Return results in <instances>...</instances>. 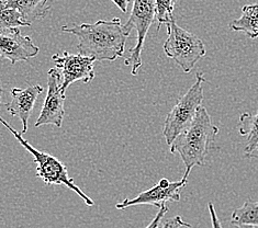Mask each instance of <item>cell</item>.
<instances>
[{
    "label": "cell",
    "instance_id": "cell-22",
    "mask_svg": "<svg viewBox=\"0 0 258 228\" xmlns=\"http://www.w3.org/2000/svg\"><path fill=\"white\" fill-rule=\"evenodd\" d=\"M236 228H256V227L250 226V225H239V226H236Z\"/></svg>",
    "mask_w": 258,
    "mask_h": 228
},
{
    "label": "cell",
    "instance_id": "cell-21",
    "mask_svg": "<svg viewBox=\"0 0 258 228\" xmlns=\"http://www.w3.org/2000/svg\"><path fill=\"white\" fill-rule=\"evenodd\" d=\"M112 2L118 6L119 9L123 12V14H126L127 12V7H128V4H130L131 0H112Z\"/></svg>",
    "mask_w": 258,
    "mask_h": 228
},
{
    "label": "cell",
    "instance_id": "cell-13",
    "mask_svg": "<svg viewBox=\"0 0 258 228\" xmlns=\"http://www.w3.org/2000/svg\"><path fill=\"white\" fill-rule=\"evenodd\" d=\"M238 129L241 136L246 137L245 157L251 158L258 154V112L251 114L245 112L238 120Z\"/></svg>",
    "mask_w": 258,
    "mask_h": 228
},
{
    "label": "cell",
    "instance_id": "cell-15",
    "mask_svg": "<svg viewBox=\"0 0 258 228\" xmlns=\"http://www.w3.org/2000/svg\"><path fill=\"white\" fill-rule=\"evenodd\" d=\"M231 224L239 225H250L258 227V202L247 200L242 207L236 208L232 213Z\"/></svg>",
    "mask_w": 258,
    "mask_h": 228
},
{
    "label": "cell",
    "instance_id": "cell-2",
    "mask_svg": "<svg viewBox=\"0 0 258 228\" xmlns=\"http://www.w3.org/2000/svg\"><path fill=\"white\" fill-rule=\"evenodd\" d=\"M218 134L219 127L214 125L208 110L201 106L190 126L170 145V153L178 154L185 165L183 178L188 179L196 166H205L208 153Z\"/></svg>",
    "mask_w": 258,
    "mask_h": 228
},
{
    "label": "cell",
    "instance_id": "cell-16",
    "mask_svg": "<svg viewBox=\"0 0 258 228\" xmlns=\"http://www.w3.org/2000/svg\"><path fill=\"white\" fill-rule=\"evenodd\" d=\"M31 24L23 20L20 12L7 7L5 0H0V30L18 29L19 27H30Z\"/></svg>",
    "mask_w": 258,
    "mask_h": 228
},
{
    "label": "cell",
    "instance_id": "cell-6",
    "mask_svg": "<svg viewBox=\"0 0 258 228\" xmlns=\"http://www.w3.org/2000/svg\"><path fill=\"white\" fill-rule=\"evenodd\" d=\"M156 19L155 0H133V8L127 22L123 26L124 33L128 36L132 30L137 31V44L130 48V56L124 64L131 66V73L137 76L139 69L142 66V51L147 32Z\"/></svg>",
    "mask_w": 258,
    "mask_h": 228
},
{
    "label": "cell",
    "instance_id": "cell-3",
    "mask_svg": "<svg viewBox=\"0 0 258 228\" xmlns=\"http://www.w3.org/2000/svg\"><path fill=\"white\" fill-rule=\"evenodd\" d=\"M0 122L3 123V125L11 132L14 135L16 139L19 141V143L26 148L31 155L34 157V163L36 164V177L40 178L43 182L46 184H56V186H65L72 191H74L77 195L81 196L83 201L87 204L88 206L94 205V201L91 200L88 195H86L83 191L79 189L75 182H74V179L71 178L69 175V171H67L66 166L59 162V160L54 157L50 154H46L44 151H41L39 149H35L32 145L28 143L27 139L22 137V135L16 131V129L12 127L7 121H5L2 116H0Z\"/></svg>",
    "mask_w": 258,
    "mask_h": 228
},
{
    "label": "cell",
    "instance_id": "cell-9",
    "mask_svg": "<svg viewBox=\"0 0 258 228\" xmlns=\"http://www.w3.org/2000/svg\"><path fill=\"white\" fill-rule=\"evenodd\" d=\"M187 178H182L181 180L175 182H170L168 179L164 178L155 187L141 192L135 199L123 200L115 204V207L120 211H123V209L134 205H153L161 208L166 204V202L179 201L181 190L187 186Z\"/></svg>",
    "mask_w": 258,
    "mask_h": 228
},
{
    "label": "cell",
    "instance_id": "cell-23",
    "mask_svg": "<svg viewBox=\"0 0 258 228\" xmlns=\"http://www.w3.org/2000/svg\"><path fill=\"white\" fill-rule=\"evenodd\" d=\"M3 99V88H2V83H0V104H2Z\"/></svg>",
    "mask_w": 258,
    "mask_h": 228
},
{
    "label": "cell",
    "instance_id": "cell-8",
    "mask_svg": "<svg viewBox=\"0 0 258 228\" xmlns=\"http://www.w3.org/2000/svg\"><path fill=\"white\" fill-rule=\"evenodd\" d=\"M65 95L62 92V79L56 68L47 71V95L43 103L39 119L35 122V127L41 125H55L60 127L63 124Z\"/></svg>",
    "mask_w": 258,
    "mask_h": 228
},
{
    "label": "cell",
    "instance_id": "cell-12",
    "mask_svg": "<svg viewBox=\"0 0 258 228\" xmlns=\"http://www.w3.org/2000/svg\"><path fill=\"white\" fill-rule=\"evenodd\" d=\"M5 5L19 11L23 20L30 24L44 19L51 10L48 0H5Z\"/></svg>",
    "mask_w": 258,
    "mask_h": 228
},
{
    "label": "cell",
    "instance_id": "cell-11",
    "mask_svg": "<svg viewBox=\"0 0 258 228\" xmlns=\"http://www.w3.org/2000/svg\"><path fill=\"white\" fill-rule=\"evenodd\" d=\"M43 92L42 86L35 85L30 86L24 89L14 88L11 90L12 100L9 103H6L8 112L12 116H18L22 122V131L20 134L27 133L28 122L34 109V104L38 97Z\"/></svg>",
    "mask_w": 258,
    "mask_h": 228
},
{
    "label": "cell",
    "instance_id": "cell-5",
    "mask_svg": "<svg viewBox=\"0 0 258 228\" xmlns=\"http://www.w3.org/2000/svg\"><path fill=\"white\" fill-rule=\"evenodd\" d=\"M166 26L168 38L164 43V52L183 72L188 73L202 57H205L207 51L204 42L196 34L180 28L175 19Z\"/></svg>",
    "mask_w": 258,
    "mask_h": 228
},
{
    "label": "cell",
    "instance_id": "cell-1",
    "mask_svg": "<svg viewBox=\"0 0 258 228\" xmlns=\"http://www.w3.org/2000/svg\"><path fill=\"white\" fill-rule=\"evenodd\" d=\"M62 31L77 36L78 52L84 56L93 57L96 61H113L123 57L127 35L119 18L99 20L93 24L64 26Z\"/></svg>",
    "mask_w": 258,
    "mask_h": 228
},
{
    "label": "cell",
    "instance_id": "cell-20",
    "mask_svg": "<svg viewBox=\"0 0 258 228\" xmlns=\"http://www.w3.org/2000/svg\"><path fill=\"white\" fill-rule=\"evenodd\" d=\"M208 208H209V213H210V217H211V223H212V228H223L222 224L218 217L216 208H214V205L212 204V202H209L208 204Z\"/></svg>",
    "mask_w": 258,
    "mask_h": 228
},
{
    "label": "cell",
    "instance_id": "cell-17",
    "mask_svg": "<svg viewBox=\"0 0 258 228\" xmlns=\"http://www.w3.org/2000/svg\"><path fill=\"white\" fill-rule=\"evenodd\" d=\"M177 0H155L156 5V20L158 22L157 31L161 29L162 24H168L173 21L174 9Z\"/></svg>",
    "mask_w": 258,
    "mask_h": 228
},
{
    "label": "cell",
    "instance_id": "cell-4",
    "mask_svg": "<svg viewBox=\"0 0 258 228\" xmlns=\"http://www.w3.org/2000/svg\"><path fill=\"white\" fill-rule=\"evenodd\" d=\"M206 78L201 71L196 73V82L190 89L177 101L176 106L170 110L165 120L163 135L167 145L185 131L194 122L197 112L204 101V83Z\"/></svg>",
    "mask_w": 258,
    "mask_h": 228
},
{
    "label": "cell",
    "instance_id": "cell-14",
    "mask_svg": "<svg viewBox=\"0 0 258 228\" xmlns=\"http://www.w3.org/2000/svg\"><path fill=\"white\" fill-rule=\"evenodd\" d=\"M230 28L236 32H243L249 39L258 38V4L244 6L242 16L230 23Z\"/></svg>",
    "mask_w": 258,
    "mask_h": 228
},
{
    "label": "cell",
    "instance_id": "cell-18",
    "mask_svg": "<svg viewBox=\"0 0 258 228\" xmlns=\"http://www.w3.org/2000/svg\"><path fill=\"white\" fill-rule=\"evenodd\" d=\"M181 227L191 228V225L186 223V221L182 219L181 216H179V215H177V216L166 220L162 228H181Z\"/></svg>",
    "mask_w": 258,
    "mask_h": 228
},
{
    "label": "cell",
    "instance_id": "cell-19",
    "mask_svg": "<svg viewBox=\"0 0 258 228\" xmlns=\"http://www.w3.org/2000/svg\"><path fill=\"white\" fill-rule=\"evenodd\" d=\"M168 212V206L167 205H163L161 208H159V211H158V213L156 214V216L154 217V219H153L152 221H151V224L147 226L146 228H159V224H161V221H162V219L164 218V216H165V214Z\"/></svg>",
    "mask_w": 258,
    "mask_h": 228
},
{
    "label": "cell",
    "instance_id": "cell-7",
    "mask_svg": "<svg viewBox=\"0 0 258 228\" xmlns=\"http://www.w3.org/2000/svg\"><path fill=\"white\" fill-rule=\"evenodd\" d=\"M53 63L63 75L62 92L65 95L66 89L75 82L89 84L95 78V61L96 59L82 54H71L63 52L62 54H54Z\"/></svg>",
    "mask_w": 258,
    "mask_h": 228
},
{
    "label": "cell",
    "instance_id": "cell-10",
    "mask_svg": "<svg viewBox=\"0 0 258 228\" xmlns=\"http://www.w3.org/2000/svg\"><path fill=\"white\" fill-rule=\"evenodd\" d=\"M40 48L30 36L22 35L19 29L0 30V57L8 59L12 65L35 57Z\"/></svg>",
    "mask_w": 258,
    "mask_h": 228
}]
</instances>
